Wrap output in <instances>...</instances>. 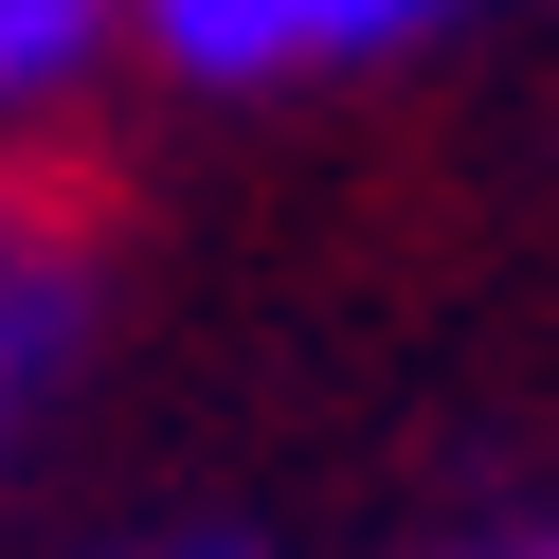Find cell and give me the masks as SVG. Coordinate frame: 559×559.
<instances>
[{
	"instance_id": "1",
	"label": "cell",
	"mask_w": 559,
	"mask_h": 559,
	"mask_svg": "<svg viewBox=\"0 0 559 559\" xmlns=\"http://www.w3.org/2000/svg\"><path fill=\"white\" fill-rule=\"evenodd\" d=\"M145 19H163L181 73L253 91V73H307V55H379V37H415V19H451V0H145Z\"/></svg>"
},
{
	"instance_id": "2",
	"label": "cell",
	"mask_w": 559,
	"mask_h": 559,
	"mask_svg": "<svg viewBox=\"0 0 559 559\" xmlns=\"http://www.w3.org/2000/svg\"><path fill=\"white\" fill-rule=\"evenodd\" d=\"M73 307H91V271L55 253V235H0V433L55 397V361H73Z\"/></svg>"
},
{
	"instance_id": "3",
	"label": "cell",
	"mask_w": 559,
	"mask_h": 559,
	"mask_svg": "<svg viewBox=\"0 0 559 559\" xmlns=\"http://www.w3.org/2000/svg\"><path fill=\"white\" fill-rule=\"evenodd\" d=\"M91 55H109V0H0V109H55Z\"/></svg>"
},
{
	"instance_id": "4",
	"label": "cell",
	"mask_w": 559,
	"mask_h": 559,
	"mask_svg": "<svg viewBox=\"0 0 559 559\" xmlns=\"http://www.w3.org/2000/svg\"><path fill=\"white\" fill-rule=\"evenodd\" d=\"M163 559H253V542H235V523H181V542H163Z\"/></svg>"
},
{
	"instance_id": "5",
	"label": "cell",
	"mask_w": 559,
	"mask_h": 559,
	"mask_svg": "<svg viewBox=\"0 0 559 559\" xmlns=\"http://www.w3.org/2000/svg\"><path fill=\"white\" fill-rule=\"evenodd\" d=\"M487 559H559V523H542V542H487Z\"/></svg>"
}]
</instances>
